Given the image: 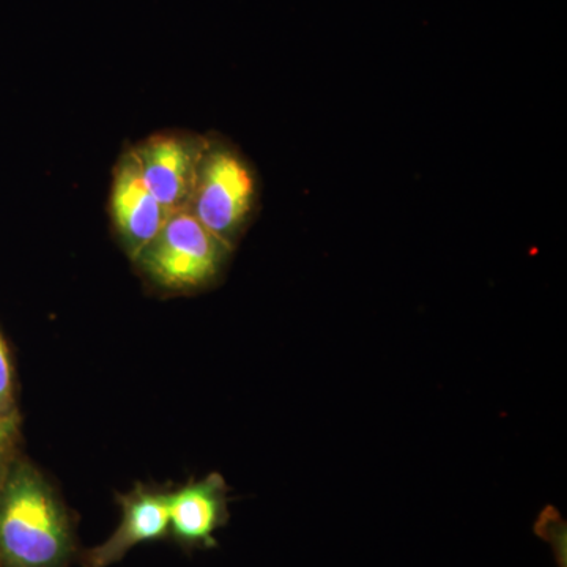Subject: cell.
Here are the masks:
<instances>
[{
	"label": "cell",
	"mask_w": 567,
	"mask_h": 567,
	"mask_svg": "<svg viewBox=\"0 0 567 567\" xmlns=\"http://www.w3.org/2000/svg\"><path fill=\"white\" fill-rule=\"evenodd\" d=\"M78 555L69 507L21 453L0 481V567H70Z\"/></svg>",
	"instance_id": "6da1fadb"
},
{
	"label": "cell",
	"mask_w": 567,
	"mask_h": 567,
	"mask_svg": "<svg viewBox=\"0 0 567 567\" xmlns=\"http://www.w3.org/2000/svg\"><path fill=\"white\" fill-rule=\"evenodd\" d=\"M234 248L189 210L175 212L133 259L141 275L171 293H193L218 281Z\"/></svg>",
	"instance_id": "7a4b0ae2"
},
{
	"label": "cell",
	"mask_w": 567,
	"mask_h": 567,
	"mask_svg": "<svg viewBox=\"0 0 567 567\" xmlns=\"http://www.w3.org/2000/svg\"><path fill=\"white\" fill-rule=\"evenodd\" d=\"M256 204L257 177L252 167L230 145L208 140L188 210L234 248Z\"/></svg>",
	"instance_id": "3957f363"
},
{
	"label": "cell",
	"mask_w": 567,
	"mask_h": 567,
	"mask_svg": "<svg viewBox=\"0 0 567 567\" xmlns=\"http://www.w3.org/2000/svg\"><path fill=\"white\" fill-rule=\"evenodd\" d=\"M208 137L159 133L133 147L142 175L164 210H188Z\"/></svg>",
	"instance_id": "277c9868"
},
{
	"label": "cell",
	"mask_w": 567,
	"mask_h": 567,
	"mask_svg": "<svg viewBox=\"0 0 567 567\" xmlns=\"http://www.w3.org/2000/svg\"><path fill=\"white\" fill-rule=\"evenodd\" d=\"M169 495L167 488L145 484L115 495L122 511L121 524L102 544L78 555L81 567L117 565L134 547L169 537Z\"/></svg>",
	"instance_id": "5b68a950"
},
{
	"label": "cell",
	"mask_w": 567,
	"mask_h": 567,
	"mask_svg": "<svg viewBox=\"0 0 567 567\" xmlns=\"http://www.w3.org/2000/svg\"><path fill=\"white\" fill-rule=\"evenodd\" d=\"M111 216L122 248L134 259L169 218L142 175L133 148L118 159L111 192Z\"/></svg>",
	"instance_id": "8992f818"
},
{
	"label": "cell",
	"mask_w": 567,
	"mask_h": 567,
	"mask_svg": "<svg viewBox=\"0 0 567 567\" xmlns=\"http://www.w3.org/2000/svg\"><path fill=\"white\" fill-rule=\"evenodd\" d=\"M229 518V487L219 473L171 491L169 537L185 550L218 546L215 533L226 527Z\"/></svg>",
	"instance_id": "52a82bcc"
},
{
	"label": "cell",
	"mask_w": 567,
	"mask_h": 567,
	"mask_svg": "<svg viewBox=\"0 0 567 567\" xmlns=\"http://www.w3.org/2000/svg\"><path fill=\"white\" fill-rule=\"evenodd\" d=\"M20 412L0 416V481L6 476L11 462L21 454Z\"/></svg>",
	"instance_id": "ba28073f"
},
{
	"label": "cell",
	"mask_w": 567,
	"mask_h": 567,
	"mask_svg": "<svg viewBox=\"0 0 567 567\" xmlns=\"http://www.w3.org/2000/svg\"><path fill=\"white\" fill-rule=\"evenodd\" d=\"M20 412L17 404V379L9 344L0 331V416Z\"/></svg>",
	"instance_id": "9c48e42d"
}]
</instances>
